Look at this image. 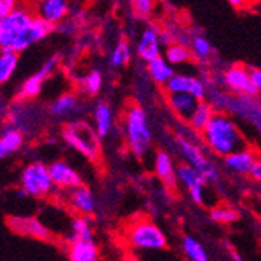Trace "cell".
I'll use <instances>...</instances> for the list:
<instances>
[{
	"instance_id": "cell-22",
	"label": "cell",
	"mask_w": 261,
	"mask_h": 261,
	"mask_svg": "<svg viewBox=\"0 0 261 261\" xmlns=\"http://www.w3.org/2000/svg\"><path fill=\"white\" fill-rule=\"evenodd\" d=\"M69 261H99L96 241H75L67 246Z\"/></svg>"
},
{
	"instance_id": "cell-9",
	"label": "cell",
	"mask_w": 261,
	"mask_h": 261,
	"mask_svg": "<svg viewBox=\"0 0 261 261\" xmlns=\"http://www.w3.org/2000/svg\"><path fill=\"white\" fill-rule=\"evenodd\" d=\"M224 85L238 96H249L253 97L258 94L252 77H250V69L244 66H231L224 72Z\"/></svg>"
},
{
	"instance_id": "cell-3",
	"label": "cell",
	"mask_w": 261,
	"mask_h": 261,
	"mask_svg": "<svg viewBox=\"0 0 261 261\" xmlns=\"http://www.w3.org/2000/svg\"><path fill=\"white\" fill-rule=\"evenodd\" d=\"M61 138L69 147H72L89 161H96L100 155V138L92 124L75 119L69 121L61 128Z\"/></svg>"
},
{
	"instance_id": "cell-1",
	"label": "cell",
	"mask_w": 261,
	"mask_h": 261,
	"mask_svg": "<svg viewBox=\"0 0 261 261\" xmlns=\"http://www.w3.org/2000/svg\"><path fill=\"white\" fill-rule=\"evenodd\" d=\"M202 139L213 153L222 158L249 147L240 125L224 111H216L215 117L203 130Z\"/></svg>"
},
{
	"instance_id": "cell-37",
	"label": "cell",
	"mask_w": 261,
	"mask_h": 261,
	"mask_svg": "<svg viewBox=\"0 0 261 261\" xmlns=\"http://www.w3.org/2000/svg\"><path fill=\"white\" fill-rule=\"evenodd\" d=\"M250 177H252L255 181L261 183V156H259V158H258V161L255 163L253 169H252V172H250Z\"/></svg>"
},
{
	"instance_id": "cell-2",
	"label": "cell",
	"mask_w": 261,
	"mask_h": 261,
	"mask_svg": "<svg viewBox=\"0 0 261 261\" xmlns=\"http://www.w3.org/2000/svg\"><path fill=\"white\" fill-rule=\"evenodd\" d=\"M124 138L127 147L136 158H144L153 141V133L147 119V113L139 105H130L124 113Z\"/></svg>"
},
{
	"instance_id": "cell-34",
	"label": "cell",
	"mask_w": 261,
	"mask_h": 261,
	"mask_svg": "<svg viewBox=\"0 0 261 261\" xmlns=\"http://www.w3.org/2000/svg\"><path fill=\"white\" fill-rule=\"evenodd\" d=\"M153 5H155V0H132L133 13L139 19L149 17L153 11Z\"/></svg>"
},
{
	"instance_id": "cell-5",
	"label": "cell",
	"mask_w": 261,
	"mask_h": 261,
	"mask_svg": "<svg viewBox=\"0 0 261 261\" xmlns=\"http://www.w3.org/2000/svg\"><path fill=\"white\" fill-rule=\"evenodd\" d=\"M127 241L133 249L161 250L168 246V236L150 219H139L127 228Z\"/></svg>"
},
{
	"instance_id": "cell-33",
	"label": "cell",
	"mask_w": 261,
	"mask_h": 261,
	"mask_svg": "<svg viewBox=\"0 0 261 261\" xmlns=\"http://www.w3.org/2000/svg\"><path fill=\"white\" fill-rule=\"evenodd\" d=\"M130 58H132L130 45L125 41H121L116 44V47L110 55V64H111V67L119 69V67H124L125 64H128Z\"/></svg>"
},
{
	"instance_id": "cell-31",
	"label": "cell",
	"mask_w": 261,
	"mask_h": 261,
	"mask_svg": "<svg viewBox=\"0 0 261 261\" xmlns=\"http://www.w3.org/2000/svg\"><path fill=\"white\" fill-rule=\"evenodd\" d=\"M189 49H191V54L193 57L199 61V63H206L213 54V47L210 44V41L200 35L197 36H193L191 38V45H189Z\"/></svg>"
},
{
	"instance_id": "cell-21",
	"label": "cell",
	"mask_w": 261,
	"mask_h": 261,
	"mask_svg": "<svg viewBox=\"0 0 261 261\" xmlns=\"http://www.w3.org/2000/svg\"><path fill=\"white\" fill-rule=\"evenodd\" d=\"M23 139H25V135H23L20 130L8 125L2 130L0 133V158L5 160L14 153H17L22 146H23Z\"/></svg>"
},
{
	"instance_id": "cell-14",
	"label": "cell",
	"mask_w": 261,
	"mask_h": 261,
	"mask_svg": "<svg viewBox=\"0 0 261 261\" xmlns=\"http://www.w3.org/2000/svg\"><path fill=\"white\" fill-rule=\"evenodd\" d=\"M64 196L69 208L77 213L79 216H88L96 210V197H94L92 191L86 185H82L72 189V191L64 193Z\"/></svg>"
},
{
	"instance_id": "cell-29",
	"label": "cell",
	"mask_w": 261,
	"mask_h": 261,
	"mask_svg": "<svg viewBox=\"0 0 261 261\" xmlns=\"http://www.w3.org/2000/svg\"><path fill=\"white\" fill-rule=\"evenodd\" d=\"M103 86V75L99 69H92L82 79V91L88 97L97 96Z\"/></svg>"
},
{
	"instance_id": "cell-12",
	"label": "cell",
	"mask_w": 261,
	"mask_h": 261,
	"mask_svg": "<svg viewBox=\"0 0 261 261\" xmlns=\"http://www.w3.org/2000/svg\"><path fill=\"white\" fill-rule=\"evenodd\" d=\"M49 169H50V175H52L55 188L63 193L72 191V189L83 185L80 174L69 163L63 161V160H57V161L50 163Z\"/></svg>"
},
{
	"instance_id": "cell-32",
	"label": "cell",
	"mask_w": 261,
	"mask_h": 261,
	"mask_svg": "<svg viewBox=\"0 0 261 261\" xmlns=\"http://www.w3.org/2000/svg\"><path fill=\"white\" fill-rule=\"evenodd\" d=\"M210 218H211V221H215L218 224H231L234 221H238L240 215L233 206L218 205L210 210Z\"/></svg>"
},
{
	"instance_id": "cell-10",
	"label": "cell",
	"mask_w": 261,
	"mask_h": 261,
	"mask_svg": "<svg viewBox=\"0 0 261 261\" xmlns=\"http://www.w3.org/2000/svg\"><path fill=\"white\" fill-rule=\"evenodd\" d=\"M8 227L17 234L35 240L47 241L52 236L50 228L35 216H11L8 218Z\"/></svg>"
},
{
	"instance_id": "cell-38",
	"label": "cell",
	"mask_w": 261,
	"mask_h": 261,
	"mask_svg": "<svg viewBox=\"0 0 261 261\" xmlns=\"http://www.w3.org/2000/svg\"><path fill=\"white\" fill-rule=\"evenodd\" d=\"M225 2H228L234 8H243L249 4V0H225Z\"/></svg>"
},
{
	"instance_id": "cell-19",
	"label": "cell",
	"mask_w": 261,
	"mask_h": 261,
	"mask_svg": "<svg viewBox=\"0 0 261 261\" xmlns=\"http://www.w3.org/2000/svg\"><path fill=\"white\" fill-rule=\"evenodd\" d=\"M92 125L100 139L107 138L114 127V114L107 102H97L92 108Z\"/></svg>"
},
{
	"instance_id": "cell-24",
	"label": "cell",
	"mask_w": 261,
	"mask_h": 261,
	"mask_svg": "<svg viewBox=\"0 0 261 261\" xmlns=\"http://www.w3.org/2000/svg\"><path fill=\"white\" fill-rule=\"evenodd\" d=\"M215 114H216L215 107H213L206 100H202V102H199V105L194 110V113L191 114V117L188 119V127L191 128L193 132L203 133V130L211 122V119L215 117Z\"/></svg>"
},
{
	"instance_id": "cell-25",
	"label": "cell",
	"mask_w": 261,
	"mask_h": 261,
	"mask_svg": "<svg viewBox=\"0 0 261 261\" xmlns=\"http://www.w3.org/2000/svg\"><path fill=\"white\" fill-rule=\"evenodd\" d=\"M147 72H149V77L160 86H166L177 74L174 70V66L169 64L164 57H160V58L150 61L147 64Z\"/></svg>"
},
{
	"instance_id": "cell-35",
	"label": "cell",
	"mask_w": 261,
	"mask_h": 261,
	"mask_svg": "<svg viewBox=\"0 0 261 261\" xmlns=\"http://www.w3.org/2000/svg\"><path fill=\"white\" fill-rule=\"evenodd\" d=\"M17 8V0H0V19L7 17Z\"/></svg>"
},
{
	"instance_id": "cell-27",
	"label": "cell",
	"mask_w": 261,
	"mask_h": 261,
	"mask_svg": "<svg viewBox=\"0 0 261 261\" xmlns=\"http://www.w3.org/2000/svg\"><path fill=\"white\" fill-rule=\"evenodd\" d=\"M181 250L189 261H210L203 244L191 234H186L181 240Z\"/></svg>"
},
{
	"instance_id": "cell-17",
	"label": "cell",
	"mask_w": 261,
	"mask_h": 261,
	"mask_svg": "<svg viewBox=\"0 0 261 261\" xmlns=\"http://www.w3.org/2000/svg\"><path fill=\"white\" fill-rule=\"evenodd\" d=\"M67 11H69L67 0H38L36 4L38 17L47 20L52 25H58L66 17Z\"/></svg>"
},
{
	"instance_id": "cell-18",
	"label": "cell",
	"mask_w": 261,
	"mask_h": 261,
	"mask_svg": "<svg viewBox=\"0 0 261 261\" xmlns=\"http://www.w3.org/2000/svg\"><path fill=\"white\" fill-rule=\"evenodd\" d=\"M80 110L82 103L79 96H75L74 92H64L50 103L49 114L57 117V119H66V117H72L79 114Z\"/></svg>"
},
{
	"instance_id": "cell-16",
	"label": "cell",
	"mask_w": 261,
	"mask_h": 261,
	"mask_svg": "<svg viewBox=\"0 0 261 261\" xmlns=\"http://www.w3.org/2000/svg\"><path fill=\"white\" fill-rule=\"evenodd\" d=\"M153 171L155 175L168 186L175 188L177 186V166L172 160V156L166 150H156L153 156Z\"/></svg>"
},
{
	"instance_id": "cell-8",
	"label": "cell",
	"mask_w": 261,
	"mask_h": 261,
	"mask_svg": "<svg viewBox=\"0 0 261 261\" xmlns=\"http://www.w3.org/2000/svg\"><path fill=\"white\" fill-rule=\"evenodd\" d=\"M58 60H60V55L50 57L49 60H47L41 66V69L38 70L36 74H33L32 77H29L25 82H23L22 86L19 88L17 99L19 100H32V99H36L39 96L41 89H42L44 82L52 75L55 67L58 66Z\"/></svg>"
},
{
	"instance_id": "cell-30",
	"label": "cell",
	"mask_w": 261,
	"mask_h": 261,
	"mask_svg": "<svg viewBox=\"0 0 261 261\" xmlns=\"http://www.w3.org/2000/svg\"><path fill=\"white\" fill-rule=\"evenodd\" d=\"M19 64V54L0 52V83H7L16 72Z\"/></svg>"
},
{
	"instance_id": "cell-36",
	"label": "cell",
	"mask_w": 261,
	"mask_h": 261,
	"mask_svg": "<svg viewBox=\"0 0 261 261\" xmlns=\"http://www.w3.org/2000/svg\"><path fill=\"white\" fill-rule=\"evenodd\" d=\"M250 77L258 94H261V69H250Z\"/></svg>"
},
{
	"instance_id": "cell-23",
	"label": "cell",
	"mask_w": 261,
	"mask_h": 261,
	"mask_svg": "<svg viewBox=\"0 0 261 261\" xmlns=\"http://www.w3.org/2000/svg\"><path fill=\"white\" fill-rule=\"evenodd\" d=\"M67 243L75 241H94V230L91 225V221L86 216H77L70 221L69 231L66 234Z\"/></svg>"
},
{
	"instance_id": "cell-28",
	"label": "cell",
	"mask_w": 261,
	"mask_h": 261,
	"mask_svg": "<svg viewBox=\"0 0 261 261\" xmlns=\"http://www.w3.org/2000/svg\"><path fill=\"white\" fill-rule=\"evenodd\" d=\"M193 54H191V49L183 44H178V42H174L171 45L166 47V52H164V58L168 60L169 64L172 66H178V64H185L191 60Z\"/></svg>"
},
{
	"instance_id": "cell-26",
	"label": "cell",
	"mask_w": 261,
	"mask_h": 261,
	"mask_svg": "<svg viewBox=\"0 0 261 261\" xmlns=\"http://www.w3.org/2000/svg\"><path fill=\"white\" fill-rule=\"evenodd\" d=\"M177 180L188 189V191H191V189H194L200 185L208 183V180L196 168H193V166L188 163L177 164Z\"/></svg>"
},
{
	"instance_id": "cell-15",
	"label": "cell",
	"mask_w": 261,
	"mask_h": 261,
	"mask_svg": "<svg viewBox=\"0 0 261 261\" xmlns=\"http://www.w3.org/2000/svg\"><path fill=\"white\" fill-rule=\"evenodd\" d=\"M259 155L255 149L246 147L238 152H234L228 156L224 158V166L234 174H241V175H250L255 163L258 161Z\"/></svg>"
},
{
	"instance_id": "cell-4",
	"label": "cell",
	"mask_w": 261,
	"mask_h": 261,
	"mask_svg": "<svg viewBox=\"0 0 261 261\" xmlns=\"http://www.w3.org/2000/svg\"><path fill=\"white\" fill-rule=\"evenodd\" d=\"M19 186L23 194L35 199L49 197L57 189L50 175L49 164H44L41 161H33L23 166L19 175Z\"/></svg>"
},
{
	"instance_id": "cell-7",
	"label": "cell",
	"mask_w": 261,
	"mask_h": 261,
	"mask_svg": "<svg viewBox=\"0 0 261 261\" xmlns=\"http://www.w3.org/2000/svg\"><path fill=\"white\" fill-rule=\"evenodd\" d=\"M35 19V14L30 10L22 7H17L11 14L0 19V47L2 50H7L19 35L29 30Z\"/></svg>"
},
{
	"instance_id": "cell-6",
	"label": "cell",
	"mask_w": 261,
	"mask_h": 261,
	"mask_svg": "<svg viewBox=\"0 0 261 261\" xmlns=\"http://www.w3.org/2000/svg\"><path fill=\"white\" fill-rule=\"evenodd\" d=\"M175 147L178 153L183 156L185 163L196 168L208 181L219 180V171L216 168V164L206 156V153L197 146V142L191 139H185L181 136H175Z\"/></svg>"
},
{
	"instance_id": "cell-20",
	"label": "cell",
	"mask_w": 261,
	"mask_h": 261,
	"mask_svg": "<svg viewBox=\"0 0 261 261\" xmlns=\"http://www.w3.org/2000/svg\"><path fill=\"white\" fill-rule=\"evenodd\" d=\"M200 100H197L191 94H183V92H175V94H168V103L171 110L174 111L175 116H178L181 121H186L191 117L194 110L197 108Z\"/></svg>"
},
{
	"instance_id": "cell-13",
	"label": "cell",
	"mask_w": 261,
	"mask_h": 261,
	"mask_svg": "<svg viewBox=\"0 0 261 261\" xmlns=\"http://www.w3.org/2000/svg\"><path fill=\"white\" fill-rule=\"evenodd\" d=\"M136 52L141 60H144L147 64L161 57V41L160 32L153 25H147L142 30L139 41L136 44Z\"/></svg>"
},
{
	"instance_id": "cell-39",
	"label": "cell",
	"mask_w": 261,
	"mask_h": 261,
	"mask_svg": "<svg viewBox=\"0 0 261 261\" xmlns=\"http://www.w3.org/2000/svg\"><path fill=\"white\" fill-rule=\"evenodd\" d=\"M228 253H230V256H231V259H233V261H244V258H243L238 252H236L233 247H230V249H228Z\"/></svg>"
},
{
	"instance_id": "cell-11",
	"label": "cell",
	"mask_w": 261,
	"mask_h": 261,
	"mask_svg": "<svg viewBox=\"0 0 261 261\" xmlns=\"http://www.w3.org/2000/svg\"><path fill=\"white\" fill-rule=\"evenodd\" d=\"M168 94H175V92H183V94H191L197 100H205L208 97V86L206 83L193 75L186 74H175L172 80L164 86Z\"/></svg>"
}]
</instances>
